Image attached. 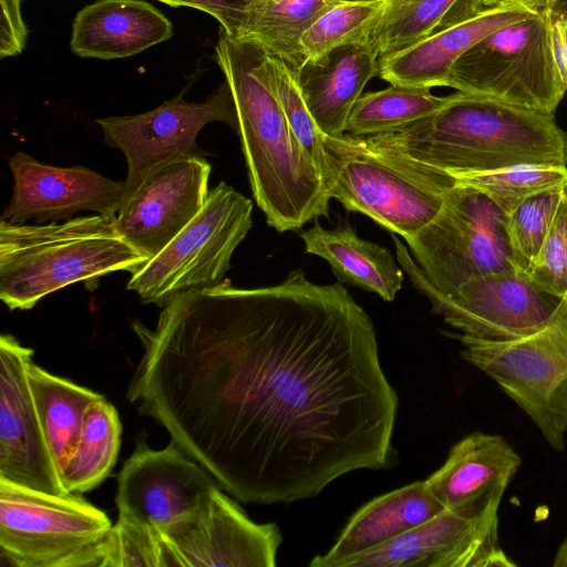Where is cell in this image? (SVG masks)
I'll return each mask as SVG.
<instances>
[{
    "label": "cell",
    "mask_w": 567,
    "mask_h": 567,
    "mask_svg": "<svg viewBox=\"0 0 567 567\" xmlns=\"http://www.w3.org/2000/svg\"><path fill=\"white\" fill-rule=\"evenodd\" d=\"M216 485L173 441L153 450L142 440L117 475L118 516L161 532L189 513Z\"/></svg>",
    "instance_id": "2e32d148"
},
{
    "label": "cell",
    "mask_w": 567,
    "mask_h": 567,
    "mask_svg": "<svg viewBox=\"0 0 567 567\" xmlns=\"http://www.w3.org/2000/svg\"><path fill=\"white\" fill-rule=\"evenodd\" d=\"M484 8L482 0H388L370 42L379 59L388 56Z\"/></svg>",
    "instance_id": "4316f807"
},
{
    "label": "cell",
    "mask_w": 567,
    "mask_h": 567,
    "mask_svg": "<svg viewBox=\"0 0 567 567\" xmlns=\"http://www.w3.org/2000/svg\"><path fill=\"white\" fill-rule=\"evenodd\" d=\"M323 183L331 198L408 239L440 212L453 175L402 157L368 136L323 134Z\"/></svg>",
    "instance_id": "5b68a950"
},
{
    "label": "cell",
    "mask_w": 567,
    "mask_h": 567,
    "mask_svg": "<svg viewBox=\"0 0 567 567\" xmlns=\"http://www.w3.org/2000/svg\"><path fill=\"white\" fill-rule=\"evenodd\" d=\"M524 272L544 293L558 299L567 293V186L542 247Z\"/></svg>",
    "instance_id": "e575fe53"
},
{
    "label": "cell",
    "mask_w": 567,
    "mask_h": 567,
    "mask_svg": "<svg viewBox=\"0 0 567 567\" xmlns=\"http://www.w3.org/2000/svg\"><path fill=\"white\" fill-rule=\"evenodd\" d=\"M172 35V22L145 1L97 0L76 13L70 44L82 58L111 60L135 55Z\"/></svg>",
    "instance_id": "ffe728a7"
},
{
    "label": "cell",
    "mask_w": 567,
    "mask_h": 567,
    "mask_svg": "<svg viewBox=\"0 0 567 567\" xmlns=\"http://www.w3.org/2000/svg\"><path fill=\"white\" fill-rule=\"evenodd\" d=\"M368 137L451 175L519 164L567 165L566 134L554 115L460 91L405 130Z\"/></svg>",
    "instance_id": "3957f363"
},
{
    "label": "cell",
    "mask_w": 567,
    "mask_h": 567,
    "mask_svg": "<svg viewBox=\"0 0 567 567\" xmlns=\"http://www.w3.org/2000/svg\"><path fill=\"white\" fill-rule=\"evenodd\" d=\"M167 567L159 532L118 516L105 543L101 567Z\"/></svg>",
    "instance_id": "836d02e7"
},
{
    "label": "cell",
    "mask_w": 567,
    "mask_h": 567,
    "mask_svg": "<svg viewBox=\"0 0 567 567\" xmlns=\"http://www.w3.org/2000/svg\"><path fill=\"white\" fill-rule=\"evenodd\" d=\"M147 258L99 214L61 223L0 221V298L10 310H29L75 282L93 290L102 276L133 272Z\"/></svg>",
    "instance_id": "277c9868"
},
{
    "label": "cell",
    "mask_w": 567,
    "mask_h": 567,
    "mask_svg": "<svg viewBox=\"0 0 567 567\" xmlns=\"http://www.w3.org/2000/svg\"><path fill=\"white\" fill-rule=\"evenodd\" d=\"M504 494L445 508L405 534L337 567H516L499 543L498 511Z\"/></svg>",
    "instance_id": "4fadbf2b"
},
{
    "label": "cell",
    "mask_w": 567,
    "mask_h": 567,
    "mask_svg": "<svg viewBox=\"0 0 567 567\" xmlns=\"http://www.w3.org/2000/svg\"><path fill=\"white\" fill-rule=\"evenodd\" d=\"M520 465L519 454L503 436L474 432L452 446L425 483L444 508H456L504 494Z\"/></svg>",
    "instance_id": "7402d4cb"
},
{
    "label": "cell",
    "mask_w": 567,
    "mask_h": 567,
    "mask_svg": "<svg viewBox=\"0 0 567 567\" xmlns=\"http://www.w3.org/2000/svg\"><path fill=\"white\" fill-rule=\"evenodd\" d=\"M159 534L167 567H274L282 542L275 523L252 522L218 485Z\"/></svg>",
    "instance_id": "5bb4252c"
},
{
    "label": "cell",
    "mask_w": 567,
    "mask_h": 567,
    "mask_svg": "<svg viewBox=\"0 0 567 567\" xmlns=\"http://www.w3.org/2000/svg\"><path fill=\"white\" fill-rule=\"evenodd\" d=\"M264 61L270 83L292 133L322 176L324 172L323 133L319 130L306 104L298 82L297 69L284 59L268 54L266 51Z\"/></svg>",
    "instance_id": "1f68e13d"
},
{
    "label": "cell",
    "mask_w": 567,
    "mask_h": 567,
    "mask_svg": "<svg viewBox=\"0 0 567 567\" xmlns=\"http://www.w3.org/2000/svg\"><path fill=\"white\" fill-rule=\"evenodd\" d=\"M121 434L117 410L104 396L89 410L78 444L61 471L70 494L90 492L109 477L117 460Z\"/></svg>",
    "instance_id": "83f0119b"
},
{
    "label": "cell",
    "mask_w": 567,
    "mask_h": 567,
    "mask_svg": "<svg viewBox=\"0 0 567 567\" xmlns=\"http://www.w3.org/2000/svg\"><path fill=\"white\" fill-rule=\"evenodd\" d=\"M443 509L425 481L383 494L361 507L334 545L311 559L310 567H337L341 560L386 544Z\"/></svg>",
    "instance_id": "603a6c76"
},
{
    "label": "cell",
    "mask_w": 567,
    "mask_h": 567,
    "mask_svg": "<svg viewBox=\"0 0 567 567\" xmlns=\"http://www.w3.org/2000/svg\"><path fill=\"white\" fill-rule=\"evenodd\" d=\"M186 90L151 111L96 120L104 142L120 150L126 158L121 206L156 168L184 158L206 157L208 154L196 140L207 124L223 122L237 133L236 106L226 81L204 102L185 101Z\"/></svg>",
    "instance_id": "7c38bea8"
},
{
    "label": "cell",
    "mask_w": 567,
    "mask_h": 567,
    "mask_svg": "<svg viewBox=\"0 0 567 567\" xmlns=\"http://www.w3.org/2000/svg\"><path fill=\"white\" fill-rule=\"evenodd\" d=\"M558 4L553 0L478 41L454 63L446 86L554 115L566 93L550 40Z\"/></svg>",
    "instance_id": "ba28073f"
},
{
    "label": "cell",
    "mask_w": 567,
    "mask_h": 567,
    "mask_svg": "<svg viewBox=\"0 0 567 567\" xmlns=\"http://www.w3.org/2000/svg\"><path fill=\"white\" fill-rule=\"evenodd\" d=\"M264 58L258 44L220 29L215 60L234 97L251 193L267 224L284 233L328 217L331 197L289 126Z\"/></svg>",
    "instance_id": "7a4b0ae2"
},
{
    "label": "cell",
    "mask_w": 567,
    "mask_h": 567,
    "mask_svg": "<svg viewBox=\"0 0 567 567\" xmlns=\"http://www.w3.org/2000/svg\"><path fill=\"white\" fill-rule=\"evenodd\" d=\"M377 74L379 55L371 42L337 48L297 70L306 104L323 134L346 133L353 105Z\"/></svg>",
    "instance_id": "44dd1931"
},
{
    "label": "cell",
    "mask_w": 567,
    "mask_h": 567,
    "mask_svg": "<svg viewBox=\"0 0 567 567\" xmlns=\"http://www.w3.org/2000/svg\"><path fill=\"white\" fill-rule=\"evenodd\" d=\"M565 150H566V161H567V134H566V137H565Z\"/></svg>",
    "instance_id": "60d3db41"
},
{
    "label": "cell",
    "mask_w": 567,
    "mask_h": 567,
    "mask_svg": "<svg viewBox=\"0 0 567 567\" xmlns=\"http://www.w3.org/2000/svg\"><path fill=\"white\" fill-rule=\"evenodd\" d=\"M565 187L533 195L506 215L508 244L518 270L525 271L538 254Z\"/></svg>",
    "instance_id": "d6a6232c"
},
{
    "label": "cell",
    "mask_w": 567,
    "mask_h": 567,
    "mask_svg": "<svg viewBox=\"0 0 567 567\" xmlns=\"http://www.w3.org/2000/svg\"><path fill=\"white\" fill-rule=\"evenodd\" d=\"M405 243L424 278L444 295L478 276L518 270L508 244L506 215L466 185L455 184L437 215Z\"/></svg>",
    "instance_id": "30bf717a"
},
{
    "label": "cell",
    "mask_w": 567,
    "mask_h": 567,
    "mask_svg": "<svg viewBox=\"0 0 567 567\" xmlns=\"http://www.w3.org/2000/svg\"><path fill=\"white\" fill-rule=\"evenodd\" d=\"M172 7H189L218 20L220 29L234 37L241 25L249 0H159Z\"/></svg>",
    "instance_id": "d590c367"
},
{
    "label": "cell",
    "mask_w": 567,
    "mask_h": 567,
    "mask_svg": "<svg viewBox=\"0 0 567 567\" xmlns=\"http://www.w3.org/2000/svg\"><path fill=\"white\" fill-rule=\"evenodd\" d=\"M305 251L326 260L340 282L377 293L385 301L395 299L404 271L384 247L362 239L349 224L332 229L319 221L302 231Z\"/></svg>",
    "instance_id": "cb8c5ba5"
},
{
    "label": "cell",
    "mask_w": 567,
    "mask_h": 567,
    "mask_svg": "<svg viewBox=\"0 0 567 567\" xmlns=\"http://www.w3.org/2000/svg\"><path fill=\"white\" fill-rule=\"evenodd\" d=\"M113 524L79 494L0 481V551L13 567H101Z\"/></svg>",
    "instance_id": "52a82bcc"
},
{
    "label": "cell",
    "mask_w": 567,
    "mask_h": 567,
    "mask_svg": "<svg viewBox=\"0 0 567 567\" xmlns=\"http://www.w3.org/2000/svg\"><path fill=\"white\" fill-rule=\"evenodd\" d=\"M346 1L354 0H249L233 38L254 42L299 70L305 63L302 34L327 10Z\"/></svg>",
    "instance_id": "484cf974"
},
{
    "label": "cell",
    "mask_w": 567,
    "mask_h": 567,
    "mask_svg": "<svg viewBox=\"0 0 567 567\" xmlns=\"http://www.w3.org/2000/svg\"><path fill=\"white\" fill-rule=\"evenodd\" d=\"M33 350L0 337V481L49 494H70L43 433L28 378Z\"/></svg>",
    "instance_id": "9a60e30c"
},
{
    "label": "cell",
    "mask_w": 567,
    "mask_h": 567,
    "mask_svg": "<svg viewBox=\"0 0 567 567\" xmlns=\"http://www.w3.org/2000/svg\"><path fill=\"white\" fill-rule=\"evenodd\" d=\"M162 308L153 329L132 326L143 353L126 398L223 491L289 504L391 465L398 394L340 281L301 269L267 287L225 279Z\"/></svg>",
    "instance_id": "6da1fadb"
},
{
    "label": "cell",
    "mask_w": 567,
    "mask_h": 567,
    "mask_svg": "<svg viewBox=\"0 0 567 567\" xmlns=\"http://www.w3.org/2000/svg\"><path fill=\"white\" fill-rule=\"evenodd\" d=\"M550 40L555 64L567 91V11L559 4L551 13Z\"/></svg>",
    "instance_id": "74e56055"
},
{
    "label": "cell",
    "mask_w": 567,
    "mask_h": 567,
    "mask_svg": "<svg viewBox=\"0 0 567 567\" xmlns=\"http://www.w3.org/2000/svg\"><path fill=\"white\" fill-rule=\"evenodd\" d=\"M461 357L488 375L556 451L567 434V293L550 318L524 337L487 341L455 334Z\"/></svg>",
    "instance_id": "8992f818"
},
{
    "label": "cell",
    "mask_w": 567,
    "mask_h": 567,
    "mask_svg": "<svg viewBox=\"0 0 567 567\" xmlns=\"http://www.w3.org/2000/svg\"><path fill=\"white\" fill-rule=\"evenodd\" d=\"M0 58L20 54L27 43L28 30L21 14V0H0Z\"/></svg>",
    "instance_id": "8d00e7d4"
},
{
    "label": "cell",
    "mask_w": 567,
    "mask_h": 567,
    "mask_svg": "<svg viewBox=\"0 0 567 567\" xmlns=\"http://www.w3.org/2000/svg\"><path fill=\"white\" fill-rule=\"evenodd\" d=\"M14 184L1 220L44 224L94 212L114 219L124 194L123 182L112 181L87 167L53 166L23 152L9 158Z\"/></svg>",
    "instance_id": "ac0fdd59"
},
{
    "label": "cell",
    "mask_w": 567,
    "mask_h": 567,
    "mask_svg": "<svg viewBox=\"0 0 567 567\" xmlns=\"http://www.w3.org/2000/svg\"><path fill=\"white\" fill-rule=\"evenodd\" d=\"M429 87L391 85L362 94L353 105L346 133L373 136L396 133L433 115L445 103Z\"/></svg>",
    "instance_id": "f1b7e54d"
},
{
    "label": "cell",
    "mask_w": 567,
    "mask_h": 567,
    "mask_svg": "<svg viewBox=\"0 0 567 567\" xmlns=\"http://www.w3.org/2000/svg\"><path fill=\"white\" fill-rule=\"evenodd\" d=\"M39 420L60 474L80 439L89 410L104 395L28 363Z\"/></svg>",
    "instance_id": "d4e9b609"
},
{
    "label": "cell",
    "mask_w": 567,
    "mask_h": 567,
    "mask_svg": "<svg viewBox=\"0 0 567 567\" xmlns=\"http://www.w3.org/2000/svg\"><path fill=\"white\" fill-rule=\"evenodd\" d=\"M453 176L455 184L477 189L508 215L533 195L567 186V165L519 164Z\"/></svg>",
    "instance_id": "4dcf8cb0"
},
{
    "label": "cell",
    "mask_w": 567,
    "mask_h": 567,
    "mask_svg": "<svg viewBox=\"0 0 567 567\" xmlns=\"http://www.w3.org/2000/svg\"><path fill=\"white\" fill-rule=\"evenodd\" d=\"M553 566L567 567V537L558 546L554 556Z\"/></svg>",
    "instance_id": "f35d334b"
},
{
    "label": "cell",
    "mask_w": 567,
    "mask_h": 567,
    "mask_svg": "<svg viewBox=\"0 0 567 567\" xmlns=\"http://www.w3.org/2000/svg\"><path fill=\"white\" fill-rule=\"evenodd\" d=\"M396 261L412 285L431 302L432 311L461 336L506 341L529 334L555 311L559 299L539 291L524 271L478 276L444 295L424 278L408 247L394 235Z\"/></svg>",
    "instance_id": "8fae6325"
},
{
    "label": "cell",
    "mask_w": 567,
    "mask_h": 567,
    "mask_svg": "<svg viewBox=\"0 0 567 567\" xmlns=\"http://www.w3.org/2000/svg\"><path fill=\"white\" fill-rule=\"evenodd\" d=\"M252 226V202L225 182L198 215L156 256L131 272L127 289L164 307L176 295L225 280L231 257Z\"/></svg>",
    "instance_id": "9c48e42d"
},
{
    "label": "cell",
    "mask_w": 567,
    "mask_h": 567,
    "mask_svg": "<svg viewBox=\"0 0 567 567\" xmlns=\"http://www.w3.org/2000/svg\"><path fill=\"white\" fill-rule=\"evenodd\" d=\"M386 4L388 0H354L327 10L300 39L305 62L340 47L370 42Z\"/></svg>",
    "instance_id": "f546056e"
},
{
    "label": "cell",
    "mask_w": 567,
    "mask_h": 567,
    "mask_svg": "<svg viewBox=\"0 0 567 567\" xmlns=\"http://www.w3.org/2000/svg\"><path fill=\"white\" fill-rule=\"evenodd\" d=\"M553 0H504L443 27L413 45L379 59V75L391 85L446 86L454 63L474 44L537 13Z\"/></svg>",
    "instance_id": "d6986e66"
},
{
    "label": "cell",
    "mask_w": 567,
    "mask_h": 567,
    "mask_svg": "<svg viewBox=\"0 0 567 567\" xmlns=\"http://www.w3.org/2000/svg\"><path fill=\"white\" fill-rule=\"evenodd\" d=\"M210 172L206 157L184 158L156 168L120 207L115 227L135 249L153 258L204 207Z\"/></svg>",
    "instance_id": "e0dca14e"
},
{
    "label": "cell",
    "mask_w": 567,
    "mask_h": 567,
    "mask_svg": "<svg viewBox=\"0 0 567 567\" xmlns=\"http://www.w3.org/2000/svg\"><path fill=\"white\" fill-rule=\"evenodd\" d=\"M502 1L504 0H482V3L484 4V7H491Z\"/></svg>",
    "instance_id": "ab89813d"
}]
</instances>
